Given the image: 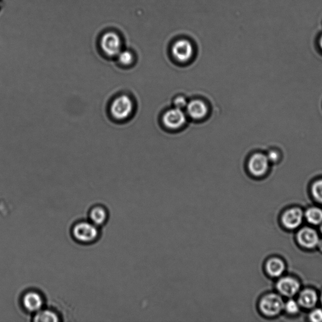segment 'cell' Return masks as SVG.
Listing matches in <instances>:
<instances>
[{
    "label": "cell",
    "instance_id": "cell-9",
    "mask_svg": "<svg viewBox=\"0 0 322 322\" xmlns=\"http://www.w3.org/2000/svg\"><path fill=\"white\" fill-rule=\"evenodd\" d=\"M186 109L188 116L196 121L204 119L208 112V106L200 99H194L188 102Z\"/></svg>",
    "mask_w": 322,
    "mask_h": 322
},
{
    "label": "cell",
    "instance_id": "cell-11",
    "mask_svg": "<svg viewBox=\"0 0 322 322\" xmlns=\"http://www.w3.org/2000/svg\"><path fill=\"white\" fill-rule=\"evenodd\" d=\"M299 243L306 248H313L317 245L319 238L318 234L314 230L310 228L301 229L298 234Z\"/></svg>",
    "mask_w": 322,
    "mask_h": 322
},
{
    "label": "cell",
    "instance_id": "cell-14",
    "mask_svg": "<svg viewBox=\"0 0 322 322\" xmlns=\"http://www.w3.org/2000/svg\"><path fill=\"white\" fill-rule=\"evenodd\" d=\"M34 321L37 322H57L60 321V316L56 311L41 309L35 313Z\"/></svg>",
    "mask_w": 322,
    "mask_h": 322
},
{
    "label": "cell",
    "instance_id": "cell-27",
    "mask_svg": "<svg viewBox=\"0 0 322 322\" xmlns=\"http://www.w3.org/2000/svg\"><path fill=\"white\" fill-rule=\"evenodd\" d=\"M321 303H322V295H321Z\"/></svg>",
    "mask_w": 322,
    "mask_h": 322
},
{
    "label": "cell",
    "instance_id": "cell-17",
    "mask_svg": "<svg viewBox=\"0 0 322 322\" xmlns=\"http://www.w3.org/2000/svg\"><path fill=\"white\" fill-rule=\"evenodd\" d=\"M306 218L309 223L320 224L322 222V210L317 208H311L306 212Z\"/></svg>",
    "mask_w": 322,
    "mask_h": 322
},
{
    "label": "cell",
    "instance_id": "cell-2",
    "mask_svg": "<svg viewBox=\"0 0 322 322\" xmlns=\"http://www.w3.org/2000/svg\"><path fill=\"white\" fill-rule=\"evenodd\" d=\"M74 239L82 244H91L96 241L99 236L98 227L91 222H80L73 227Z\"/></svg>",
    "mask_w": 322,
    "mask_h": 322
},
{
    "label": "cell",
    "instance_id": "cell-1",
    "mask_svg": "<svg viewBox=\"0 0 322 322\" xmlns=\"http://www.w3.org/2000/svg\"><path fill=\"white\" fill-rule=\"evenodd\" d=\"M134 111V103L129 96L122 94L116 97L110 106V114L118 121L129 119Z\"/></svg>",
    "mask_w": 322,
    "mask_h": 322
},
{
    "label": "cell",
    "instance_id": "cell-21",
    "mask_svg": "<svg viewBox=\"0 0 322 322\" xmlns=\"http://www.w3.org/2000/svg\"><path fill=\"white\" fill-rule=\"evenodd\" d=\"M188 102L185 97L183 96H179L176 97L175 100H174V104H175V108L183 110L186 109L187 106Z\"/></svg>",
    "mask_w": 322,
    "mask_h": 322
},
{
    "label": "cell",
    "instance_id": "cell-18",
    "mask_svg": "<svg viewBox=\"0 0 322 322\" xmlns=\"http://www.w3.org/2000/svg\"><path fill=\"white\" fill-rule=\"evenodd\" d=\"M119 63L122 65L130 66L134 62V55L129 50H121V52L117 56Z\"/></svg>",
    "mask_w": 322,
    "mask_h": 322
},
{
    "label": "cell",
    "instance_id": "cell-7",
    "mask_svg": "<svg viewBox=\"0 0 322 322\" xmlns=\"http://www.w3.org/2000/svg\"><path fill=\"white\" fill-rule=\"evenodd\" d=\"M194 48L190 41L181 39L176 41L172 47V53L176 60L186 63L193 57Z\"/></svg>",
    "mask_w": 322,
    "mask_h": 322
},
{
    "label": "cell",
    "instance_id": "cell-24",
    "mask_svg": "<svg viewBox=\"0 0 322 322\" xmlns=\"http://www.w3.org/2000/svg\"><path fill=\"white\" fill-rule=\"evenodd\" d=\"M317 245L318 246L319 249H320V250H321L322 251V239L319 240Z\"/></svg>",
    "mask_w": 322,
    "mask_h": 322
},
{
    "label": "cell",
    "instance_id": "cell-16",
    "mask_svg": "<svg viewBox=\"0 0 322 322\" xmlns=\"http://www.w3.org/2000/svg\"><path fill=\"white\" fill-rule=\"evenodd\" d=\"M265 268H266L268 274L272 277H278L283 274L285 266L282 260L274 258L267 262Z\"/></svg>",
    "mask_w": 322,
    "mask_h": 322
},
{
    "label": "cell",
    "instance_id": "cell-8",
    "mask_svg": "<svg viewBox=\"0 0 322 322\" xmlns=\"http://www.w3.org/2000/svg\"><path fill=\"white\" fill-rule=\"evenodd\" d=\"M22 304L25 310L35 313L42 309L44 300L40 293L36 291H29L23 296Z\"/></svg>",
    "mask_w": 322,
    "mask_h": 322
},
{
    "label": "cell",
    "instance_id": "cell-3",
    "mask_svg": "<svg viewBox=\"0 0 322 322\" xmlns=\"http://www.w3.org/2000/svg\"><path fill=\"white\" fill-rule=\"evenodd\" d=\"M100 45L104 55L109 57H116L122 50V41L116 33L110 32L103 35Z\"/></svg>",
    "mask_w": 322,
    "mask_h": 322
},
{
    "label": "cell",
    "instance_id": "cell-22",
    "mask_svg": "<svg viewBox=\"0 0 322 322\" xmlns=\"http://www.w3.org/2000/svg\"><path fill=\"white\" fill-rule=\"evenodd\" d=\"M310 318L313 321H322V310L320 309H316L313 310L310 313Z\"/></svg>",
    "mask_w": 322,
    "mask_h": 322
},
{
    "label": "cell",
    "instance_id": "cell-10",
    "mask_svg": "<svg viewBox=\"0 0 322 322\" xmlns=\"http://www.w3.org/2000/svg\"><path fill=\"white\" fill-rule=\"evenodd\" d=\"M282 220L283 224L287 228L290 229L297 228L302 222V211L298 208L289 209L283 214Z\"/></svg>",
    "mask_w": 322,
    "mask_h": 322
},
{
    "label": "cell",
    "instance_id": "cell-4",
    "mask_svg": "<svg viewBox=\"0 0 322 322\" xmlns=\"http://www.w3.org/2000/svg\"><path fill=\"white\" fill-rule=\"evenodd\" d=\"M260 311L265 315L274 316L281 312L284 303L280 296L272 294L263 297L259 303Z\"/></svg>",
    "mask_w": 322,
    "mask_h": 322
},
{
    "label": "cell",
    "instance_id": "cell-13",
    "mask_svg": "<svg viewBox=\"0 0 322 322\" xmlns=\"http://www.w3.org/2000/svg\"><path fill=\"white\" fill-rule=\"evenodd\" d=\"M89 219L97 227L103 226L108 219V212L103 206H94L89 212Z\"/></svg>",
    "mask_w": 322,
    "mask_h": 322
},
{
    "label": "cell",
    "instance_id": "cell-5",
    "mask_svg": "<svg viewBox=\"0 0 322 322\" xmlns=\"http://www.w3.org/2000/svg\"><path fill=\"white\" fill-rule=\"evenodd\" d=\"M164 125L171 130H178L185 125L186 116L183 110L177 108L169 110L163 117Z\"/></svg>",
    "mask_w": 322,
    "mask_h": 322
},
{
    "label": "cell",
    "instance_id": "cell-19",
    "mask_svg": "<svg viewBox=\"0 0 322 322\" xmlns=\"http://www.w3.org/2000/svg\"><path fill=\"white\" fill-rule=\"evenodd\" d=\"M314 198L322 203V180L316 181L311 188Z\"/></svg>",
    "mask_w": 322,
    "mask_h": 322
},
{
    "label": "cell",
    "instance_id": "cell-12",
    "mask_svg": "<svg viewBox=\"0 0 322 322\" xmlns=\"http://www.w3.org/2000/svg\"><path fill=\"white\" fill-rule=\"evenodd\" d=\"M278 290L283 295L287 296H292L297 293L300 285L297 281L291 278H283L277 284Z\"/></svg>",
    "mask_w": 322,
    "mask_h": 322
},
{
    "label": "cell",
    "instance_id": "cell-23",
    "mask_svg": "<svg viewBox=\"0 0 322 322\" xmlns=\"http://www.w3.org/2000/svg\"><path fill=\"white\" fill-rule=\"evenodd\" d=\"M267 159L269 160L270 163H277L280 159V154L276 150H271L267 155Z\"/></svg>",
    "mask_w": 322,
    "mask_h": 322
},
{
    "label": "cell",
    "instance_id": "cell-6",
    "mask_svg": "<svg viewBox=\"0 0 322 322\" xmlns=\"http://www.w3.org/2000/svg\"><path fill=\"white\" fill-rule=\"evenodd\" d=\"M270 163L267 155L261 153H257L250 158L248 163V170L252 176L260 177L267 172Z\"/></svg>",
    "mask_w": 322,
    "mask_h": 322
},
{
    "label": "cell",
    "instance_id": "cell-25",
    "mask_svg": "<svg viewBox=\"0 0 322 322\" xmlns=\"http://www.w3.org/2000/svg\"><path fill=\"white\" fill-rule=\"evenodd\" d=\"M320 47L322 48V36L321 37L320 41Z\"/></svg>",
    "mask_w": 322,
    "mask_h": 322
},
{
    "label": "cell",
    "instance_id": "cell-15",
    "mask_svg": "<svg viewBox=\"0 0 322 322\" xmlns=\"http://www.w3.org/2000/svg\"><path fill=\"white\" fill-rule=\"evenodd\" d=\"M317 296L315 291L310 290L303 291L299 298V303L304 308H310L316 305Z\"/></svg>",
    "mask_w": 322,
    "mask_h": 322
},
{
    "label": "cell",
    "instance_id": "cell-20",
    "mask_svg": "<svg viewBox=\"0 0 322 322\" xmlns=\"http://www.w3.org/2000/svg\"><path fill=\"white\" fill-rule=\"evenodd\" d=\"M286 311L291 314H295L298 312L299 310V305L298 303L295 301L290 300L286 303L285 305Z\"/></svg>",
    "mask_w": 322,
    "mask_h": 322
},
{
    "label": "cell",
    "instance_id": "cell-26",
    "mask_svg": "<svg viewBox=\"0 0 322 322\" xmlns=\"http://www.w3.org/2000/svg\"><path fill=\"white\" fill-rule=\"evenodd\" d=\"M320 230H321V232H322V226L321 227Z\"/></svg>",
    "mask_w": 322,
    "mask_h": 322
}]
</instances>
